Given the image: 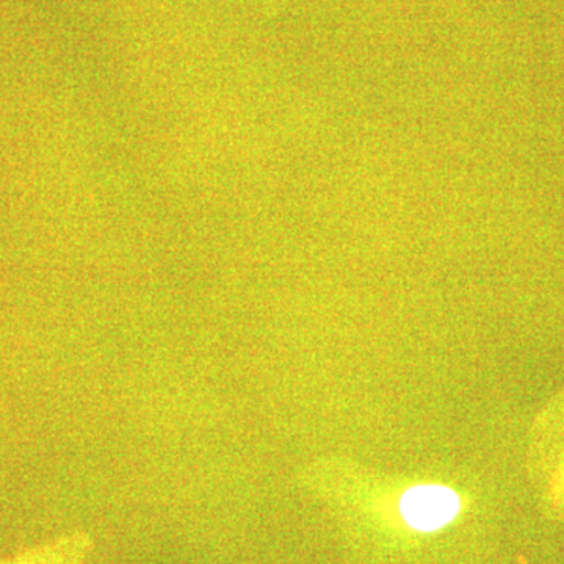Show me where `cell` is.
<instances>
[{"label": "cell", "mask_w": 564, "mask_h": 564, "mask_svg": "<svg viewBox=\"0 0 564 564\" xmlns=\"http://www.w3.org/2000/svg\"><path fill=\"white\" fill-rule=\"evenodd\" d=\"M462 513V499L454 489L441 485H417L403 494L399 514L414 533L433 534L454 524Z\"/></svg>", "instance_id": "cell-1"}, {"label": "cell", "mask_w": 564, "mask_h": 564, "mask_svg": "<svg viewBox=\"0 0 564 564\" xmlns=\"http://www.w3.org/2000/svg\"><path fill=\"white\" fill-rule=\"evenodd\" d=\"M95 551V540L90 533L73 532L57 540L25 549L0 564H87Z\"/></svg>", "instance_id": "cell-2"}, {"label": "cell", "mask_w": 564, "mask_h": 564, "mask_svg": "<svg viewBox=\"0 0 564 564\" xmlns=\"http://www.w3.org/2000/svg\"><path fill=\"white\" fill-rule=\"evenodd\" d=\"M269 2V9L276 10L284 0H267Z\"/></svg>", "instance_id": "cell-3"}, {"label": "cell", "mask_w": 564, "mask_h": 564, "mask_svg": "<svg viewBox=\"0 0 564 564\" xmlns=\"http://www.w3.org/2000/svg\"><path fill=\"white\" fill-rule=\"evenodd\" d=\"M562 478H563V484H564V466H563V470H562Z\"/></svg>", "instance_id": "cell-4"}]
</instances>
